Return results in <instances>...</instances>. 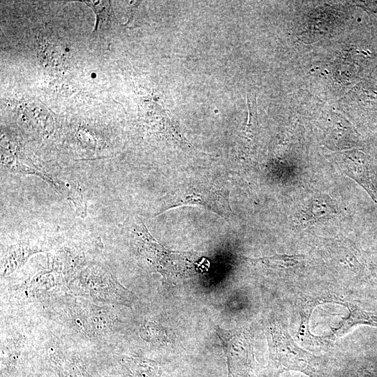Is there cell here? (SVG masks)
Segmentation results:
<instances>
[{"instance_id": "1", "label": "cell", "mask_w": 377, "mask_h": 377, "mask_svg": "<svg viewBox=\"0 0 377 377\" xmlns=\"http://www.w3.org/2000/svg\"><path fill=\"white\" fill-rule=\"evenodd\" d=\"M184 205H198L228 219L232 215L228 191L207 180L193 179L177 185L163 199L158 213Z\"/></svg>"}, {"instance_id": "2", "label": "cell", "mask_w": 377, "mask_h": 377, "mask_svg": "<svg viewBox=\"0 0 377 377\" xmlns=\"http://www.w3.org/2000/svg\"><path fill=\"white\" fill-rule=\"evenodd\" d=\"M268 341L270 362L279 371H296L309 377H323L320 358L300 348L277 322L269 323Z\"/></svg>"}, {"instance_id": "3", "label": "cell", "mask_w": 377, "mask_h": 377, "mask_svg": "<svg viewBox=\"0 0 377 377\" xmlns=\"http://www.w3.org/2000/svg\"><path fill=\"white\" fill-rule=\"evenodd\" d=\"M73 293L95 301L131 306L135 295L101 267L89 268L70 282Z\"/></svg>"}, {"instance_id": "4", "label": "cell", "mask_w": 377, "mask_h": 377, "mask_svg": "<svg viewBox=\"0 0 377 377\" xmlns=\"http://www.w3.org/2000/svg\"><path fill=\"white\" fill-rule=\"evenodd\" d=\"M139 249L144 257L163 276H188L198 265L195 253L179 252L165 249L146 229L141 230Z\"/></svg>"}, {"instance_id": "5", "label": "cell", "mask_w": 377, "mask_h": 377, "mask_svg": "<svg viewBox=\"0 0 377 377\" xmlns=\"http://www.w3.org/2000/svg\"><path fill=\"white\" fill-rule=\"evenodd\" d=\"M214 330L227 359L228 377H245L253 359L248 334L242 328L226 330L215 326Z\"/></svg>"}, {"instance_id": "6", "label": "cell", "mask_w": 377, "mask_h": 377, "mask_svg": "<svg viewBox=\"0 0 377 377\" xmlns=\"http://www.w3.org/2000/svg\"><path fill=\"white\" fill-rule=\"evenodd\" d=\"M67 311L74 326L90 337L109 332L114 323V316L107 307L80 302L71 304Z\"/></svg>"}, {"instance_id": "7", "label": "cell", "mask_w": 377, "mask_h": 377, "mask_svg": "<svg viewBox=\"0 0 377 377\" xmlns=\"http://www.w3.org/2000/svg\"><path fill=\"white\" fill-rule=\"evenodd\" d=\"M248 260L263 272L280 278L295 276L306 266L303 255L278 254Z\"/></svg>"}, {"instance_id": "8", "label": "cell", "mask_w": 377, "mask_h": 377, "mask_svg": "<svg viewBox=\"0 0 377 377\" xmlns=\"http://www.w3.org/2000/svg\"><path fill=\"white\" fill-rule=\"evenodd\" d=\"M346 174L354 179L377 205V170L370 161L361 155L346 167Z\"/></svg>"}, {"instance_id": "9", "label": "cell", "mask_w": 377, "mask_h": 377, "mask_svg": "<svg viewBox=\"0 0 377 377\" xmlns=\"http://www.w3.org/2000/svg\"><path fill=\"white\" fill-rule=\"evenodd\" d=\"M337 213L334 202L327 195H320L310 200L297 216L301 226L313 224L326 216Z\"/></svg>"}, {"instance_id": "10", "label": "cell", "mask_w": 377, "mask_h": 377, "mask_svg": "<svg viewBox=\"0 0 377 377\" xmlns=\"http://www.w3.org/2000/svg\"><path fill=\"white\" fill-rule=\"evenodd\" d=\"M348 309V316L342 320L339 325L332 329V336L339 337L348 332L351 327L357 325H367L377 327V316L367 312L357 305L347 302H339Z\"/></svg>"}, {"instance_id": "11", "label": "cell", "mask_w": 377, "mask_h": 377, "mask_svg": "<svg viewBox=\"0 0 377 377\" xmlns=\"http://www.w3.org/2000/svg\"><path fill=\"white\" fill-rule=\"evenodd\" d=\"M66 281L59 273L45 272L33 278L25 285L24 290L28 296L42 297L61 289L60 287Z\"/></svg>"}, {"instance_id": "12", "label": "cell", "mask_w": 377, "mask_h": 377, "mask_svg": "<svg viewBox=\"0 0 377 377\" xmlns=\"http://www.w3.org/2000/svg\"><path fill=\"white\" fill-rule=\"evenodd\" d=\"M80 2L89 6L96 15L94 33L108 31L118 23L110 1L84 0L80 1Z\"/></svg>"}, {"instance_id": "13", "label": "cell", "mask_w": 377, "mask_h": 377, "mask_svg": "<svg viewBox=\"0 0 377 377\" xmlns=\"http://www.w3.org/2000/svg\"><path fill=\"white\" fill-rule=\"evenodd\" d=\"M36 252L25 246L15 247L11 249L3 260L1 268V276L10 274L16 268L22 265L32 253Z\"/></svg>"}, {"instance_id": "14", "label": "cell", "mask_w": 377, "mask_h": 377, "mask_svg": "<svg viewBox=\"0 0 377 377\" xmlns=\"http://www.w3.org/2000/svg\"><path fill=\"white\" fill-rule=\"evenodd\" d=\"M140 334L144 340L152 343L164 344L171 342L165 329L156 322L147 321L143 323Z\"/></svg>"}, {"instance_id": "15", "label": "cell", "mask_w": 377, "mask_h": 377, "mask_svg": "<svg viewBox=\"0 0 377 377\" xmlns=\"http://www.w3.org/2000/svg\"><path fill=\"white\" fill-rule=\"evenodd\" d=\"M43 50L44 57L46 58L45 60L52 65H55L54 64H59L60 62H64L65 61V51L61 48L59 46L54 45H49L45 47Z\"/></svg>"}]
</instances>
